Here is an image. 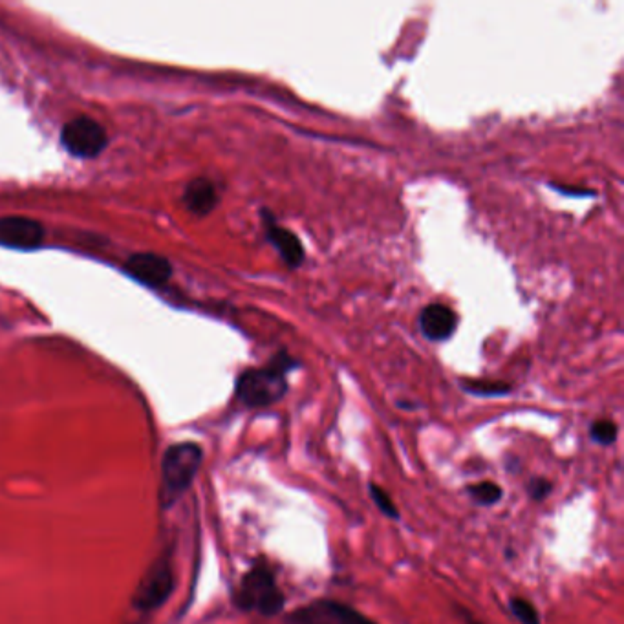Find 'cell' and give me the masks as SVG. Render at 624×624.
Here are the masks:
<instances>
[{
	"label": "cell",
	"mask_w": 624,
	"mask_h": 624,
	"mask_svg": "<svg viewBox=\"0 0 624 624\" xmlns=\"http://www.w3.org/2000/svg\"><path fill=\"white\" fill-rule=\"evenodd\" d=\"M299 368V361L288 352H279L262 368H248L237 379V398L251 409L269 407L286 396L288 372Z\"/></svg>",
	"instance_id": "1"
},
{
	"label": "cell",
	"mask_w": 624,
	"mask_h": 624,
	"mask_svg": "<svg viewBox=\"0 0 624 624\" xmlns=\"http://www.w3.org/2000/svg\"><path fill=\"white\" fill-rule=\"evenodd\" d=\"M368 491H370V496H372L374 504L379 507V511H381L385 517L392 518V520H398V507H396L394 500L390 498L388 493H385V491H383L379 485L374 484V482L368 485Z\"/></svg>",
	"instance_id": "16"
},
{
	"label": "cell",
	"mask_w": 624,
	"mask_h": 624,
	"mask_svg": "<svg viewBox=\"0 0 624 624\" xmlns=\"http://www.w3.org/2000/svg\"><path fill=\"white\" fill-rule=\"evenodd\" d=\"M235 601L238 608L244 612H259L271 617L282 612L286 597L280 592L275 575L268 566L257 564L244 575Z\"/></svg>",
	"instance_id": "2"
},
{
	"label": "cell",
	"mask_w": 624,
	"mask_h": 624,
	"mask_svg": "<svg viewBox=\"0 0 624 624\" xmlns=\"http://www.w3.org/2000/svg\"><path fill=\"white\" fill-rule=\"evenodd\" d=\"M288 624H377L348 604L319 599L291 612Z\"/></svg>",
	"instance_id": "5"
},
{
	"label": "cell",
	"mask_w": 624,
	"mask_h": 624,
	"mask_svg": "<svg viewBox=\"0 0 624 624\" xmlns=\"http://www.w3.org/2000/svg\"><path fill=\"white\" fill-rule=\"evenodd\" d=\"M553 189H557L560 193L564 194H573V196H593L592 191H588V189H579V187H568V185H564V187H557V185H553Z\"/></svg>",
	"instance_id": "18"
},
{
	"label": "cell",
	"mask_w": 624,
	"mask_h": 624,
	"mask_svg": "<svg viewBox=\"0 0 624 624\" xmlns=\"http://www.w3.org/2000/svg\"><path fill=\"white\" fill-rule=\"evenodd\" d=\"M458 313L452 310L451 306L434 302L425 306L420 313V330L429 341L442 343L451 339L454 332L458 330Z\"/></svg>",
	"instance_id": "9"
},
{
	"label": "cell",
	"mask_w": 624,
	"mask_h": 624,
	"mask_svg": "<svg viewBox=\"0 0 624 624\" xmlns=\"http://www.w3.org/2000/svg\"><path fill=\"white\" fill-rule=\"evenodd\" d=\"M262 218H264V227H266V237L275 246V249L279 251L282 262L288 268H299L302 262H304V248H302V242L299 240V237L293 235L290 229L279 226L277 218L271 215L269 211H266V209L262 211Z\"/></svg>",
	"instance_id": "10"
},
{
	"label": "cell",
	"mask_w": 624,
	"mask_h": 624,
	"mask_svg": "<svg viewBox=\"0 0 624 624\" xmlns=\"http://www.w3.org/2000/svg\"><path fill=\"white\" fill-rule=\"evenodd\" d=\"M61 143L68 154L92 160L107 149L108 134L105 127L88 116L70 119L61 130Z\"/></svg>",
	"instance_id": "4"
},
{
	"label": "cell",
	"mask_w": 624,
	"mask_h": 624,
	"mask_svg": "<svg viewBox=\"0 0 624 624\" xmlns=\"http://www.w3.org/2000/svg\"><path fill=\"white\" fill-rule=\"evenodd\" d=\"M509 610H511V614L517 617L518 623L540 624V614H538L537 608L522 597H511Z\"/></svg>",
	"instance_id": "15"
},
{
	"label": "cell",
	"mask_w": 624,
	"mask_h": 624,
	"mask_svg": "<svg viewBox=\"0 0 624 624\" xmlns=\"http://www.w3.org/2000/svg\"><path fill=\"white\" fill-rule=\"evenodd\" d=\"M44 226L28 216H2L0 218V246L30 251L43 246Z\"/></svg>",
	"instance_id": "7"
},
{
	"label": "cell",
	"mask_w": 624,
	"mask_h": 624,
	"mask_svg": "<svg viewBox=\"0 0 624 624\" xmlns=\"http://www.w3.org/2000/svg\"><path fill=\"white\" fill-rule=\"evenodd\" d=\"M529 496L533 498V500H537V502H542V500H546L549 495H551V491H553V484L549 482L548 478H542V476H538V478H533L528 485Z\"/></svg>",
	"instance_id": "17"
},
{
	"label": "cell",
	"mask_w": 624,
	"mask_h": 624,
	"mask_svg": "<svg viewBox=\"0 0 624 624\" xmlns=\"http://www.w3.org/2000/svg\"><path fill=\"white\" fill-rule=\"evenodd\" d=\"M185 209L194 216H207L218 204V191L209 178H194L185 185L182 196Z\"/></svg>",
	"instance_id": "11"
},
{
	"label": "cell",
	"mask_w": 624,
	"mask_h": 624,
	"mask_svg": "<svg viewBox=\"0 0 624 624\" xmlns=\"http://www.w3.org/2000/svg\"><path fill=\"white\" fill-rule=\"evenodd\" d=\"M125 273L143 286L160 288L173 277L171 262L158 253H134L123 264Z\"/></svg>",
	"instance_id": "8"
},
{
	"label": "cell",
	"mask_w": 624,
	"mask_h": 624,
	"mask_svg": "<svg viewBox=\"0 0 624 624\" xmlns=\"http://www.w3.org/2000/svg\"><path fill=\"white\" fill-rule=\"evenodd\" d=\"M173 588V570L169 562L158 560L152 564L138 584L134 593V604L138 610H156L169 599Z\"/></svg>",
	"instance_id": "6"
},
{
	"label": "cell",
	"mask_w": 624,
	"mask_h": 624,
	"mask_svg": "<svg viewBox=\"0 0 624 624\" xmlns=\"http://www.w3.org/2000/svg\"><path fill=\"white\" fill-rule=\"evenodd\" d=\"M590 436H592L593 442L604 445V447H610V445H614L617 436H619V427L612 420L593 421L592 427H590Z\"/></svg>",
	"instance_id": "14"
},
{
	"label": "cell",
	"mask_w": 624,
	"mask_h": 624,
	"mask_svg": "<svg viewBox=\"0 0 624 624\" xmlns=\"http://www.w3.org/2000/svg\"><path fill=\"white\" fill-rule=\"evenodd\" d=\"M462 387L465 392L473 394V396H485V398H491V396H506L511 392V387L507 383H500V381H485V379H473V381H462Z\"/></svg>",
	"instance_id": "13"
},
{
	"label": "cell",
	"mask_w": 624,
	"mask_h": 624,
	"mask_svg": "<svg viewBox=\"0 0 624 624\" xmlns=\"http://www.w3.org/2000/svg\"><path fill=\"white\" fill-rule=\"evenodd\" d=\"M204 452L196 443H176L171 445L163 456V482L165 493L176 498L183 493L202 465Z\"/></svg>",
	"instance_id": "3"
},
{
	"label": "cell",
	"mask_w": 624,
	"mask_h": 624,
	"mask_svg": "<svg viewBox=\"0 0 624 624\" xmlns=\"http://www.w3.org/2000/svg\"><path fill=\"white\" fill-rule=\"evenodd\" d=\"M467 495L471 496L473 502L480 504V506H495L502 500L504 491L495 482H480V484L469 485Z\"/></svg>",
	"instance_id": "12"
}]
</instances>
